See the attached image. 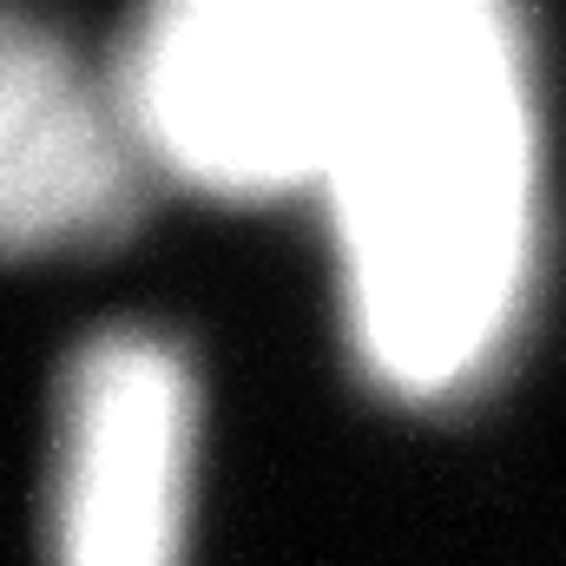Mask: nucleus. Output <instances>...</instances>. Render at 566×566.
<instances>
[{"label":"nucleus","mask_w":566,"mask_h":566,"mask_svg":"<svg viewBox=\"0 0 566 566\" xmlns=\"http://www.w3.org/2000/svg\"><path fill=\"white\" fill-rule=\"evenodd\" d=\"M336 323L369 389L461 402L541 277V60L507 0H369L323 165Z\"/></svg>","instance_id":"obj_1"},{"label":"nucleus","mask_w":566,"mask_h":566,"mask_svg":"<svg viewBox=\"0 0 566 566\" xmlns=\"http://www.w3.org/2000/svg\"><path fill=\"white\" fill-rule=\"evenodd\" d=\"M369 0H151L106 53L145 165L224 191H316Z\"/></svg>","instance_id":"obj_2"},{"label":"nucleus","mask_w":566,"mask_h":566,"mask_svg":"<svg viewBox=\"0 0 566 566\" xmlns=\"http://www.w3.org/2000/svg\"><path fill=\"white\" fill-rule=\"evenodd\" d=\"M198 468V369L158 323H99L53 369L46 566H178Z\"/></svg>","instance_id":"obj_3"},{"label":"nucleus","mask_w":566,"mask_h":566,"mask_svg":"<svg viewBox=\"0 0 566 566\" xmlns=\"http://www.w3.org/2000/svg\"><path fill=\"white\" fill-rule=\"evenodd\" d=\"M145 151L126 106L73 40L7 7L0 20V238L13 258L106 244L139 218Z\"/></svg>","instance_id":"obj_4"}]
</instances>
